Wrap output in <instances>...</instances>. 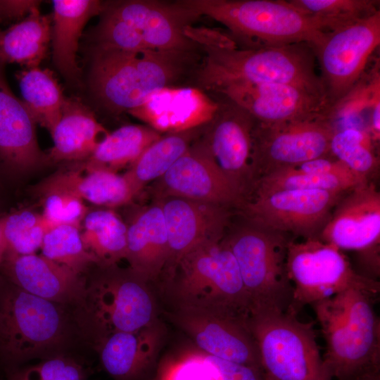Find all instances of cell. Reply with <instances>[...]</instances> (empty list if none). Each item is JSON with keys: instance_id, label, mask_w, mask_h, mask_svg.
<instances>
[{"instance_id": "cell-1", "label": "cell", "mask_w": 380, "mask_h": 380, "mask_svg": "<svg viewBox=\"0 0 380 380\" xmlns=\"http://www.w3.org/2000/svg\"><path fill=\"white\" fill-rule=\"evenodd\" d=\"M185 33L203 53L196 72L201 89L215 91L232 83L286 84L305 87L324 97L310 44L241 48L227 32L219 30L191 25Z\"/></svg>"}, {"instance_id": "cell-2", "label": "cell", "mask_w": 380, "mask_h": 380, "mask_svg": "<svg viewBox=\"0 0 380 380\" xmlns=\"http://www.w3.org/2000/svg\"><path fill=\"white\" fill-rule=\"evenodd\" d=\"M83 338L75 308L30 294L0 277V364L5 372L66 353Z\"/></svg>"}, {"instance_id": "cell-3", "label": "cell", "mask_w": 380, "mask_h": 380, "mask_svg": "<svg viewBox=\"0 0 380 380\" xmlns=\"http://www.w3.org/2000/svg\"><path fill=\"white\" fill-rule=\"evenodd\" d=\"M378 298L351 289L312 306L326 343L324 363L332 379L362 380L379 374L380 320Z\"/></svg>"}, {"instance_id": "cell-4", "label": "cell", "mask_w": 380, "mask_h": 380, "mask_svg": "<svg viewBox=\"0 0 380 380\" xmlns=\"http://www.w3.org/2000/svg\"><path fill=\"white\" fill-rule=\"evenodd\" d=\"M193 52L91 48L90 90L103 107L129 112L187 70Z\"/></svg>"}, {"instance_id": "cell-5", "label": "cell", "mask_w": 380, "mask_h": 380, "mask_svg": "<svg viewBox=\"0 0 380 380\" xmlns=\"http://www.w3.org/2000/svg\"><path fill=\"white\" fill-rule=\"evenodd\" d=\"M170 275L169 291L177 308L249 321V299L224 239L206 242L186 253Z\"/></svg>"}, {"instance_id": "cell-6", "label": "cell", "mask_w": 380, "mask_h": 380, "mask_svg": "<svg viewBox=\"0 0 380 380\" xmlns=\"http://www.w3.org/2000/svg\"><path fill=\"white\" fill-rule=\"evenodd\" d=\"M198 16L224 25L241 48L277 47L298 43L318 44L325 35L312 17L283 0H182Z\"/></svg>"}, {"instance_id": "cell-7", "label": "cell", "mask_w": 380, "mask_h": 380, "mask_svg": "<svg viewBox=\"0 0 380 380\" xmlns=\"http://www.w3.org/2000/svg\"><path fill=\"white\" fill-rule=\"evenodd\" d=\"M87 281L84 303L76 310L84 338L92 344L116 332H134L156 322V305L146 280L132 270L99 267Z\"/></svg>"}, {"instance_id": "cell-8", "label": "cell", "mask_w": 380, "mask_h": 380, "mask_svg": "<svg viewBox=\"0 0 380 380\" xmlns=\"http://www.w3.org/2000/svg\"><path fill=\"white\" fill-rule=\"evenodd\" d=\"M224 239L238 264L251 316L286 312L293 298L286 265L287 234L248 222Z\"/></svg>"}, {"instance_id": "cell-9", "label": "cell", "mask_w": 380, "mask_h": 380, "mask_svg": "<svg viewBox=\"0 0 380 380\" xmlns=\"http://www.w3.org/2000/svg\"><path fill=\"white\" fill-rule=\"evenodd\" d=\"M313 325L289 312L251 316L248 326L266 380H332Z\"/></svg>"}, {"instance_id": "cell-10", "label": "cell", "mask_w": 380, "mask_h": 380, "mask_svg": "<svg viewBox=\"0 0 380 380\" xmlns=\"http://www.w3.org/2000/svg\"><path fill=\"white\" fill-rule=\"evenodd\" d=\"M286 271L293 285V298L286 312L298 315L306 305L351 289L379 294L380 284L357 273L348 257L335 246L320 239L290 240Z\"/></svg>"}, {"instance_id": "cell-11", "label": "cell", "mask_w": 380, "mask_h": 380, "mask_svg": "<svg viewBox=\"0 0 380 380\" xmlns=\"http://www.w3.org/2000/svg\"><path fill=\"white\" fill-rule=\"evenodd\" d=\"M380 44V11L341 29L326 33L312 49L329 110L341 101L365 73Z\"/></svg>"}, {"instance_id": "cell-12", "label": "cell", "mask_w": 380, "mask_h": 380, "mask_svg": "<svg viewBox=\"0 0 380 380\" xmlns=\"http://www.w3.org/2000/svg\"><path fill=\"white\" fill-rule=\"evenodd\" d=\"M347 191L281 189L256 194L241 206L248 222L255 225L303 239L319 238Z\"/></svg>"}, {"instance_id": "cell-13", "label": "cell", "mask_w": 380, "mask_h": 380, "mask_svg": "<svg viewBox=\"0 0 380 380\" xmlns=\"http://www.w3.org/2000/svg\"><path fill=\"white\" fill-rule=\"evenodd\" d=\"M334 131L324 117L269 125L256 121L253 132L255 182L272 172L329 155Z\"/></svg>"}, {"instance_id": "cell-14", "label": "cell", "mask_w": 380, "mask_h": 380, "mask_svg": "<svg viewBox=\"0 0 380 380\" xmlns=\"http://www.w3.org/2000/svg\"><path fill=\"white\" fill-rule=\"evenodd\" d=\"M224 99L217 101L203 141L219 167L244 196L256 181L253 145L256 120L243 108Z\"/></svg>"}, {"instance_id": "cell-15", "label": "cell", "mask_w": 380, "mask_h": 380, "mask_svg": "<svg viewBox=\"0 0 380 380\" xmlns=\"http://www.w3.org/2000/svg\"><path fill=\"white\" fill-rule=\"evenodd\" d=\"M215 92L237 104L262 124L325 118L329 110L322 95L292 84L232 83Z\"/></svg>"}, {"instance_id": "cell-16", "label": "cell", "mask_w": 380, "mask_h": 380, "mask_svg": "<svg viewBox=\"0 0 380 380\" xmlns=\"http://www.w3.org/2000/svg\"><path fill=\"white\" fill-rule=\"evenodd\" d=\"M319 239L357 254L380 251V193L371 180L343 196Z\"/></svg>"}, {"instance_id": "cell-17", "label": "cell", "mask_w": 380, "mask_h": 380, "mask_svg": "<svg viewBox=\"0 0 380 380\" xmlns=\"http://www.w3.org/2000/svg\"><path fill=\"white\" fill-rule=\"evenodd\" d=\"M161 178L172 196L220 207L244 202L242 193L219 167L204 141L191 145Z\"/></svg>"}, {"instance_id": "cell-18", "label": "cell", "mask_w": 380, "mask_h": 380, "mask_svg": "<svg viewBox=\"0 0 380 380\" xmlns=\"http://www.w3.org/2000/svg\"><path fill=\"white\" fill-rule=\"evenodd\" d=\"M168 317L205 354L262 372L248 322L182 308Z\"/></svg>"}, {"instance_id": "cell-19", "label": "cell", "mask_w": 380, "mask_h": 380, "mask_svg": "<svg viewBox=\"0 0 380 380\" xmlns=\"http://www.w3.org/2000/svg\"><path fill=\"white\" fill-rule=\"evenodd\" d=\"M105 6L132 25L149 49L193 52L199 49L185 34L186 27L198 16L179 1L131 0L105 3Z\"/></svg>"}, {"instance_id": "cell-20", "label": "cell", "mask_w": 380, "mask_h": 380, "mask_svg": "<svg viewBox=\"0 0 380 380\" xmlns=\"http://www.w3.org/2000/svg\"><path fill=\"white\" fill-rule=\"evenodd\" d=\"M1 277L16 287L36 296L66 305L82 307L87 280L68 267L42 254L6 253Z\"/></svg>"}, {"instance_id": "cell-21", "label": "cell", "mask_w": 380, "mask_h": 380, "mask_svg": "<svg viewBox=\"0 0 380 380\" xmlns=\"http://www.w3.org/2000/svg\"><path fill=\"white\" fill-rule=\"evenodd\" d=\"M217 101L196 87H167L151 94L141 105L128 112L160 132L190 130L208 124Z\"/></svg>"}, {"instance_id": "cell-22", "label": "cell", "mask_w": 380, "mask_h": 380, "mask_svg": "<svg viewBox=\"0 0 380 380\" xmlns=\"http://www.w3.org/2000/svg\"><path fill=\"white\" fill-rule=\"evenodd\" d=\"M167 234L171 270L196 247L221 240L227 215L222 207L173 196L160 205Z\"/></svg>"}, {"instance_id": "cell-23", "label": "cell", "mask_w": 380, "mask_h": 380, "mask_svg": "<svg viewBox=\"0 0 380 380\" xmlns=\"http://www.w3.org/2000/svg\"><path fill=\"white\" fill-rule=\"evenodd\" d=\"M4 65L0 61V161L12 171L23 172L49 159L39 146L35 120L6 82Z\"/></svg>"}, {"instance_id": "cell-24", "label": "cell", "mask_w": 380, "mask_h": 380, "mask_svg": "<svg viewBox=\"0 0 380 380\" xmlns=\"http://www.w3.org/2000/svg\"><path fill=\"white\" fill-rule=\"evenodd\" d=\"M162 336L156 322L137 331L110 334L93 346L103 369L115 380H141L153 364Z\"/></svg>"}, {"instance_id": "cell-25", "label": "cell", "mask_w": 380, "mask_h": 380, "mask_svg": "<svg viewBox=\"0 0 380 380\" xmlns=\"http://www.w3.org/2000/svg\"><path fill=\"white\" fill-rule=\"evenodd\" d=\"M51 37L54 66L70 84L80 83L77 61L80 39L87 22L100 15L104 2L98 0H53Z\"/></svg>"}, {"instance_id": "cell-26", "label": "cell", "mask_w": 380, "mask_h": 380, "mask_svg": "<svg viewBox=\"0 0 380 380\" xmlns=\"http://www.w3.org/2000/svg\"><path fill=\"white\" fill-rule=\"evenodd\" d=\"M108 134L92 110L77 98L66 97L61 117L51 134L49 161L83 162Z\"/></svg>"}, {"instance_id": "cell-27", "label": "cell", "mask_w": 380, "mask_h": 380, "mask_svg": "<svg viewBox=\"0 0 380 380\" xmlns=\"http://www.w3.org/2000/svg\"><path fill=\"white\" fill-rule=\"evenodd\" d=\"M42 184L66 190L84 201L108 209L127 204L136 196L124 175L84 161L58 170Z\"/></svg>"}, {"instance_id": "cell-28", "label": "cell", "mask_w": 380, "mask_h": 380, "mask_svg": "<svg viewBox=\"0 0 380 380\" xmlns=\"http://www.w3.org/2000/svg\"><path fill=\"white\" fill-rule=\"evenodd\" d=\"M127 257L130 270L148 281L167 265V234L161 206L153 205L138 213L127 225Z\"/></svg>"}, {"instance_id": "cell-29", "label": "cell", "mask_w": 380, "mask_h": 380, "mask_svg": "<svg viewBox=\"0 0 380 380\" xmlns=\"http://www.w3.org/2000/svg\"><path fill=\"white\" fill-rule=\"evenodd\" d=\"M52 15L34 7L23 20L0 30V61L25 68L39 66L46 57L51 37Z\"/></svg>"}, {"instance_id": "cell-30", "label": "cell", "mask_w": 380, "mask_h": 380, "mask_svg": "<svg viewBox=\"0 0 380 380\" xmlns=\"http://www.w3.org/2000/svg\"><path fill=\"white\" fill-rule=\"evenodd\" d=\"M15 77L22 101L36 123L52 133L59 121L66 100L54 73L39 66L24 68Z\"/></svg>"}, {"instance_id": "cell-31", "label": "cell", "mask_w": 380, "mask_h": 380, "mask_svg": "<svg viewBox=\"0 0 380 380\" xmlns=\"http://www.w3.org/2000/svg\"><path fill=\"white\" fill-rule=\"evenodd\" d=\"M127 229V224L111 209L88 211L81 224V237L99 267L115 266L126 259Z\"/></svg>"}, {"instance_id": "cell-32", "label": "cell", "mask_w": 380, "mask_h": 380, "mask_svg": "<svg viewBox=\"0 0 380 380\" xmlns=\"http://www.w3.org/2000/svg\"><path fill=\"white\" fill-rule=\"evenodd\" d=\"M161 137L148 126L127 125L108 134L85 161L89 166L116 172L130 166Z\"/></svg>"}, {"instance_id": "cell-33", "label": "cell", "mask_w": 380, "mask_h": 380, "mask_svg": "<svg viewBox=\"0 0 380 380\" xmlns=\"http://www.w3.org/2000/svg\"><path fill=\"white\" fill-rule=\"evenodd\" d=\"M198 128L161 136L140 155L123 175L135 195L146 184L165 174L191 146Z\"/></svg>"}, {"instance_id": "cell-34", "label": "cell", "mask_w": 380, "mask_h": 380, "mask_svg": "<svg viewBox=\"0 0 380 380\" xmlns=\"http://www.w3.org/2000/svg\"><path fill=\"white\" fill-rule=\"evenodd\" d=\"M370 134L354 126L335 129L330 141L329 153L351 171L371 180L379 168V158Z\"/></svg>"}, {"instance_id": "cell-35", "label": "cell", "mask_w": 380, "mask_h": 380, "mask_svg": "<svg viewBox=\"0 0 380 380\" xmlns=\"http://www.w3.org/2000/svg\"><path fill=\"white\" fill-rule=\"evenodd\" d=\"M300 12L312 17L325 33L367 19L377 12L376 0H289Z\"/></svg>"}, {"instance_id": "cell-36", "label": "cell", "mask_w": 380, "mask_h": 380, "mask_svg": "<svg viewBox=\"0 0 380 380\" xmlns=\"http://www.w3.org/2000/svg\"><path fill=\"white\" fill-rule=\"evenodd\" d=\"M42 255L75 273L84 276L96 259L88 252L83 244L80 228L62 224L50 228L44 238Z\"/></svg>"}, {"instance_id": "cell-37", "label": "cell", "mask_w": 380, "mask_h": 380, "mask_svg": "<svg viewBox=\"0 0 380 380\" xmlns=\"http://www.w3.org/2000/svg\"><path fill=\"white\" fill-rule=\"evenodd\" d=\"M367 180L362 177H344L298 172L291 167L272 172L255 182V195L281 189H310L346 191Z\"/></svg>"}, {"instance_id": "cell-38", "label": "cell", "mask_w": 380, "mask_h": 380, "mask_svg": "<svg viewBox=\"0 0 380 380\" xmlns=\"http://www.w3.org/2000/svg\"><path fill=\"white\" fill-rule=\"evenodd\" d=\"M50 228L51 226L42 214L28 209L5 215L6 253L15 255L36 253L41 249L45 234Z\"/></svg>"}, {"instance_id": "cell-39", "label": "cell", "mask_w": 380, "mask_h": 380, "mask_svg": "<svg viewBox=\"0 0 380 380\" xmlns=\"http://www.w3.org/2000/svg\"><path fill=\"white\" fill-rule=\"evenodd\" d=\"M91 373L89 365L67 353L6 371V380H88Z\"/></svg>"}, {"instance_id": "cell-40", "label": "cell", "mask_w": 380, "mask_h": 380, "mask_svg": "<svg viewBox=\"0 0 380 380\" xmlns=\"http://www.w3.org/2000/svg\"><path fill=\"white\" fill-rule=\"evenodd\" d=\"M42 215L52 227L67 224L81 227L89 211L84 201L64 189L40 184Z\"/></svg>"}, {"instance_id": "cell-41", "label": "cell", "mask_w": 380, "mask_h": 380, "mask_svg": "<svg viewBox=\"0 0 380 380\" xmlns=\"http://www.w3.org/2000/svg\"><path fill=\"white\" fill-rule=\"evenodd\" d=\"M39 4V1H0V20H21Z\"/></svg>"}, {"instance_id": "cell-42", "label": "cell", "mask_w": 380, "mask_h": 380, "mask_svg": "<svg viewBox=\"0 0 380 380\" xmlns=\"http://www.w3.org/2000/svg\"><path fill=\"white\" fill-rule=\"evenodd\" d=\"M4 217L5 215L0 216V272L1 265L6 251V243L4 232Z\"/></svg>"}, {"instance_id": "cell-43", "label": "cell", "mask_w": 380, "mask_h": 380, "mask_svg": "<svg viewBox=\"0 0 380 380\" xmlns=\"http://www.w3.org/2000/svg\"><path fill=\"white\" fill-rule=\"evenodd\" d=\"M362 380H380V375L379 374L372 375L369 376H367Z\"/></svg>"}]
</instances>
